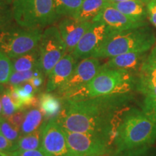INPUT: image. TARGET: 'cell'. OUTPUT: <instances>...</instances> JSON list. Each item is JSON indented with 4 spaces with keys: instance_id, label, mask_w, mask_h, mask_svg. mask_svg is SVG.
I'll return each instance as SVG.
<instances>
[{
    "instance_id": "cell-1",
    "label": "cell",
    "mask_w": 156,
    "mask_h": 156,
    "mask_svg": "<svg viewBox=\"0 0 156 156\" xmlns=\"http://www.w3.org/2000/svg\"><path fill=\"white\" fill-rule=\"evenodd\" d=\"M124 95H106L73 101L64 100L56 122L64 129L103 136L110 142L113 122L124 107Z\"/></svg>"
},
{
    "instance_id": "cell-2",
    "label": "cell",
    "mask_w": 156,
    "mask_h": 156,
    "mask_svg": "<svg viewBox=\"0 0 156 156\" xmlns=\"http://www.w3.org/2000/svg\"><path fill=\"white\" fill-rule=\"evenodd\" d=\"M156 141V124L142 111L123 108L113 122L111 143L116 153L151 147Z\"/></svg>"
},
{
    "instance_id": "cell-3",
    "label": "cell",
    "mask_w": 156,
    "mask_h": 156,
    "mask_svg": "<svg viewBox=\"0 0 156 156\" xmlns=\"http://www.w3.org/2000/svg\"><path fill=\"white\" fill-rule=\"evenodd\" d=\"M133 84L130 72L102 65L100 71L88 83L63 100L78 101L106 95H125L131 91Z\"/></svg>"
},
{
    "instance_id": "cell-4",
    "label": "cell",
    "mask_w": 156,
    "mask_h": 156,
    "mask_svg": "<svg viewBox=\"0 0 156 156\" xmlns=\"http://www.w3.org/2000/svg\"><path fill=\"white\" fill-rule=\"evenodd\" d=\"M155 42V34L147 26L121 32H111L91 57L112 58L135 51H151Z\"/></svg>"
},
{
    "instance_id": "cell-5",
    "label": "cell",
    "mask_w": 156,
    "mask_h": 156,
    "mask_svg": "<svg viewBox=\"0 0 156 156\" xmlns=\"http://www.w3.org/2000/svg\"><path fill=\"white\" fill-rule=\"evenodd\" d=\"M12 9L15 22L25 28L41 29L58 17L53 0H14Z\"/></svg>"
},
{
    "instance_id": "cell-6",
    "label": "cell",
    "mask_w": 156,
    "mask_h": 156,
    "mask_svg": "<svg viewBox=\"0 0 156 156\" xmlns=\"http://www.w3.org/2000/svg\"><path fill=\"white\" fill-rule=\"evenodd\" d=\"M42 34L41 29L12 25L0 32V51L10 59L24 55L38 47Z\"/></svg>"
},
{
    "instance_id": "cell-7",
    "label": "cell",
    "mask_w": 156,
    "mask_h": 156,
    "mask_svg": "<svg viewBox=\"0 0 156 156\" xmlns=\"http://www.w3.org/2000/svg\"><path fill=\"white\" fill-rule=\"evenodd\" d=\"M41 68L48 75L54 66L67 53L66 46L59 34L58 27L51 26L42 34L38 44Z\"/></svg>"
},
{
    "instance_id": "cell-8",
    "label": "cell",
    "mask_w": 156,
    "mask_h": 156,
    "mask_svg": "<svg viewBox=\"0 0 156 156\" xmlns=\"http://www.w3.org/2000/svg\"><path fill=\"white\" fill-rule=\"evenodd\" d=\"M63 130L73 156H99L113 151L110 142L103 136Z\"/></svg>"
},
{
    "instance_id": "cell-9",
    "label": "cell",
    "mask_w": 156,
    "mask_h": 156,
    "mask_svg": "<svg viewBox=\"0 0 156 156\" xmlns=\"http://www.w3.org/2000/svg\"><path fill=\"white\" fill-rule=\"evenodd\" d=\"M101 67L102 65L98 58L94 57L83 58L77 64L67 80L56 90L57 95L62 99H65L74 91L88 83L100 71Z\"/></svg>"
},
{
    "instance_id": "cell-10",
    "label": "cell",
    "mask_w": 156,
    "mask_h": 156,
    "mask_svg": "<svg viewBox=\"0 0 156 156\" xmlns=\"http://www.w3.org/2000/svg\"><path fill=\"white\" fill-rule=\"evenodd\" d=\"M41 148L46 156H73L63 129L55 119L44 123Z\"/></svg>"
},
{
    "instance_id": "cell-11",
    "label": "cell",
    "mask_w": 156,
    "mask_h": 156,
    "mask_svg": "<svg viewBox=\"0 0 156 156\" xmlns=\"http://www.w3.org/2000/svg\"><path fill=\"white\" fill-rule=\"evenodd\" d=\"M110 33L106 25L93 22L71 54L77 59L91 57Z\"/></svg>"
},
{
    "instance_id": "cell-12",
    "label": "cell",
    "mask_w": 156,
    "mask_h": 156,
    "mask_svg": "<svg viewBox=\"0 0 156 156\" xmlns=\"http://www.w3.org/2000/svg\"><path fill=\"white\" fill-rule=\"evenodd\" d=\"M93 22L106 25L111 32H121L147 26L146 21H138L130 18L108 3Z\"/></svg>"
},
{
    "instance_id": "cell-13",
    "label": "cell",
    "mask_w": 156,
    "mask_h": 156,
    "mask_svg": "<svg viewBox=\"0 0 156 156\" xmlns=\"http://www.w3.org/2000/svg\"><path fill=\"white\" fill-rule=\"evenodd\" d=\"M137 90L145 97L156 98V45L140 68Z\"/></svg>"
},
{
    "instance_id": "cell-14",
    "label": "cell",
    "mask_w": 156,
    "mask_h": 156,
    "mask_svg": "<svg viewBox=\"0 0 156 156\" xmlns=\"http://www.w3.org/2000/svg\"><path fill=\"white\" fill-rule=\"evenodd\" d=\"M92 23L82 22L73 17H67L59 23L58 29L66 46L67 53L72 54Z\"/></svg>"
},
{
    "instance_id": "cell-15",
    "label": "cell",
    "mask_w": 156,
    "mask_h": 156,
    "mask_svg": "<svg viewBox=\"0 0 156 156\" xmlns=\"http://www.w3.org/2000/svg\"><path fill=\"white\" fill-rule=\"evenodd\" d=\"M77 59L69 53H66L48 75L46 92L51 93L67 80L77 66Z\"/></svg>"
},
{
    "instance_id": "cell-16",
    "label": "cell",
    "mask_w": 156,
    "mask_h": 156,
    "mask_svg": "<svg viewBox=\"0 0 156 156\" xmlns=\"http://www.w3.org/2000/svg\"><path fill=\"white\" fill-rule=\"evenodd\" d=\"M148 51H150L139 50L120 54L110 58L103 66L113 69L126 70L131 73L132 70L140 69L142 62L147 56Z\"/></svg>"
},
{
    "instance_id": "cell-17",
    "label": "cell",
    "mask_w": 156,
    "mask_h": 156,
    "mask_svg": "<svg viewBox=\"0 0 156 156\" xmlns=\"http://www.w3.org/2000/svg\"><path fill=\"white\" fill-rule=\"evenodd\" d=\"M150 0H131L120 2H109L111 5L130 18L146 21L147 5Z\"/></svg>"
},
{
    "instance_id": "cell-18",
    "label": "cell",
    "mask_w": 156,
    "mask_h": 156,
    "mask_svg": "<svg viewBox=\"0 0 156 156\" xmlns=\"http://www.w3.org/2000/svg\"><path fill=\"white\" fill-rule=\"evenodd\" d=\"M38 108L44 114L46 120L56 119L63 108V99L51 93H44L38 98Z\"/></svg>"
},
{
    "instance_id": "cell-19",
    "label": "cell",
    "mask_w": 156,
    "mask_h": 156,
    "mask_svg": "<svg viewBox=\"0 0 156 156\" xmlns=\"http://www.w3.org/2000/svg\"><path fill=\"white\" fill-rule=\"evenodd\" d=\"M108 3L106 0H83L81 7L73 17L82 22H93Z\"/></svg>"
},
{
    "instance_id": "cell-20",
    "label": "cell",
    "mask_w": 156,
    "mask_h": 156,
    "mask_svg": "<svg viewBox=\"0 0 156 156\" xmlns=\"http://www.w3.org/2000/svg\"><path fill=\"white\" fill-rule=\"evenodd\" d=\"M11 60L14 72H25L37 69H41L38 47L29 53Z\"/></svg>"
},
{
    "instance_id": "cell-21",
    "label": "cell",
    "mask_w": 156,
    "mask_h": 156,
    "mask_svg": "<svg viewBox=\"0 0 156 156\" xmlns=\"http://www.w3.org/2000/svg\"><path fill=\"white\" fill-rule=\"evenodd\" d=\"M44 116L40 108H31L25 112V118L20 128L22 135H25L37 131L44 125Z\"/></svg>"
},
{
    "instance_id": "cell-22",
    "label": "cell",
    "mask_w": 156,
    "mask_h": 156,
    "mask_svg": "<svg viewBox=\"0 0 156 156\" xmlns=\"http://www.w3.org/2000/svg\"><path fill=\"white\" fill-rule=\"evenodd\" d=\"M44 125L33 133L20 136L15 142L14 151H26L40 149L41 147L42 132Z\"/></svg>"
},
{
    "instance_id": "cell-23",
    "label": "cell",
    "mask_w": 156,
    "mask_h": 156,
    "mask_svg": "<svg viewBox=\"0 0 156 156\" xmlns=\"http://www.w3.org/2000/svg\"><path fill=\"white\" fill-rule=\"evenodd\" d=\"M54 7L58 16L73 17L81 7L83 0H53Z\"/></svg>"
},
{
    "instance_id": "cell-24",
    "label": "cell",
    "mask_w": 156,
    "mask_h": 156,
    "mask_svg": "<svg viewBox=\"0 0 156 156\" xmlns=\"http://www.w3.org/2000/svg\"><path fill=\"white\" fill-rule=\"evenodd\" d=\"M13 20L12 3L7 0H0V32L12 26Z\"/></svg>"
},
{
    "instance_id": "cell-25",
    "label": "cell",
    "mask_w": 156,
    "mask_h": 156,
    "mask_svg": "<svg viewBox=\"0 0 156 156\" xmlns=\"http://www.w3.org/2000/svg\"><path fill=\"white\" fill-rule=\"evenodd\" d=\"M13 73L12 60L7 55L0 51V85L9 83Z\"/></svg>"
},
{
    "instance_id": "cell-26",
    "label": "cell",
    "mask_w": 156,
    "mask_h": 156,
    "mask_svg": "<svg viewBox=\"0 0 156 156\" xmlns=\"http://www.w3.org/2000/svg\"><path fill=\"white\" fill-rule=\"evenodd\" d=\"M0 95H1L3 118L7 119L11 115L15 114V112H20L14 102L12 100L8 90L6 89L5 90H2Z\"/></svg>"
},
{
    "instance_id": "cell-27",
    "label": "cell",
    "mask_w": 156,
    "mask_h": 156,
    "mask_svg": "<svg viewBox=\"0 0 156 156\" xmlns=\"http://www.w3.org/2000/svg\"><path fill=\"white\" fill-rule=\"evenodd\" d=\"M20 129L11 124L6 119H2L1 121V134L10 141L16 142L20 138Z\"/></svg>"
},
{
    "instance_id": "cell-28",
    "label": "cell",
    "mask_w": 156,
    "mask_h": 156,
    "mask_svg": "<svg viewBox=\"0 0 156 156\" xmlns=\"http://www.w3.org/2000/svg\"><path fill=\"white\" fill-rule=\"evenodd\" d=\"M35 70H29L25 72H14L13 71L10 78H9V85L17 86L21 83H26L30 80L33 77H35Z\"/></svg>"
},
{
    "instance_id": "cell-29",
    "label": "cell",
    "mask_w": 156,
    "mask_h": 156,
    "mask_svg": "<svg viewBox=\"0 0 156 156\" xmlns=\"http://www.w3.org/2000/svg\"><path fill=\"white\" fill-rule=\"evenodd\" d=\"M142 112L156 124V98L145 97Z\"/></svg>"
},
{
    "instance_id": "cell-30",
    "label": "cell",
    "mask_w": 156,
    "mask_h": 156,
    "mask_svg": "<svg viewBox=\"0 0 156 156\" xmlns=\"http://www.w3.org/2000/svg\"><path fill=\"white\" fill-rule=\"evenodd\" d=\"M147 18L156 28V0H150L147 5Z\"/></svg>"
},
{
    "instance_id": "cell-31",
    "label": "cell",
    "mask_w": 156,
    "mask_h": 156,
    "mask_svg": "<svg viewBox=\"0 0 156 156\" xmlns=\"http://www.w3.org/2000/svg\"><path fill=\"white\" fill-rule=\"evenodd\" d=\"M25 115V111H20V112H17L15 114L11 115L10 116H9L6 119L11 124H12L13 126L20 129L23 124V120H24Z\"/></svg>"
},
{
    "instance_id": "cell-32",
    "label": "cell",
    "mask_w": 156,
    "mask_h": 156,
    "mask_svg": "<svg viewBox=\"0 0 156 156\" xmlns=\"http://www.w3.org/2000/svg\"><path fill=\"white\" fill-rule=\"evenodd\" d=\"M15 142L10 141L5 137L3 134H0V151L10 153L13 152Z\"/></svg>"
},
{
    "instance_id": "cell-33",
    "label": "cell",
    "mask_w": 156,
    "mask_h": 156,
    "mask_svg": "<svg viewBox=\"0 0 156 156\" xmlns=\"http://www.w3.org/2000/svg\"><path fill=\"white\" fill-rule=\"evenodd\" d=\"M11 156H46L41 148L33 151H14L9 153Z\"/></svg>"
},
{
    "instance_id": "cell-34",
    "label": "cell",
    "mask_w": 156,
    "mask_h": 156,
    "mask_svg": "<svg viewBox=\"0 0 156 156\" xmlns=\"http://www.w3.org/2000/svg\"><path fill=\"white\" fill-rule=\"evenodd\" d=\"M29 82L32 84L33 86L34 87V88L36 89V90L38 92L39 88L41 87L43 83H44V77H43V75L38 76V77H33L30 80Z\"/></svg>"
},
{
    "instance_id": "cell-35",
    "label": "cell",
    "mask_w": 156,
    "mask_h": 156,
    "mask_svg": "<svg viewBox=\"0 0 156 156\" xmlns=\"http://www.w3.org/2000/svg\"><path fill=\"white\" fill-rule=\"evenodd\" d=\"M99 156H121L119 153H115L114 151H110L108 153H106L105 154H103V155H101Z\"/></svg>"
},
{
    "instance_id": "cell-36",
    "label": "cell",
    "mask_w": 156,
    "mask_h": 156,
    "mask_svg": "<svg viewBox=\"0 0 156 156\" xmlns=\"http://www.w3.org/2000/svg\"><path fill=\"white\" fill-rule=\"evenodd\" d=\"M0 156H11L9 155V153H6V152L0 151Z\"/></svg>"
},
{
    "instance_id": "cell-37",
    "label": "cell",
    "mask_w": 156,
    "mask_h": 156,
    "mask_svg": "<svg viewBox=\"0 0 156 156\" xmlns=\"http://www.w3.org/2000/svg\"><path fill=\"white\" fill-rule=\"evenodd\" d=\"M126 1H131V0H110L109 2H126Z\"/></svg>"
},
{
    "instance_id": "cell-38",
    "label": "cell",
    "mask_w": 156,
    "mask_h": 156,
    "mask_svg": "<svg viewBox=\"0 0 156 156\" xmlns=\"http://www.w3.org/2000/svg\"><path fill=\"white\" fill-rule=\"evenodd\" d=\"M2 116V101H1V95H0V118Z\"/></svg>"
},
{
    "instance_id": "cell-39",
    "label": "cell",
    "mask_w": 156,
    "mask_h": 156,
    "mask_svg": "<svg viewBox=\"0 0 156 156\" xmlns=\"http://www.w3.org/2000/svg\"><path fill=\"white\" fill-rule=\"evenodd\" d=\"M2 117H1V118H0V132H1V121H2Z\"/></svg>"
},
{
    "instance_id": "cell-40",
    "label": "cell",
    "mask_w": 156,
    "mask_h": 156,
    "mask_svg": "<svg viewBox=\"0 0 156 156\" xmlns=\"http://www.w3.org/2000/svg\"><path fill=\"white\" fill-rule=\"evenodd\" d=\"M7 1H9V2H11V3H13V2H14V0H7Z\"/></svg>"
},
{
    "instance_id": "cell-41",
    "label": "cell",
    "mask_w": 156,
    "mask_h": 156,
    "mask_svg": "<svg viewBox=\"0 0 156 156\" xmlns=\"http://www.w3.org/2000/svg\"><path fill=\"white\" fill-rule=\"evenodd\" d=\"M106 1H108L109 2V1H110V0H106Z\"/></svg>"
}]
</instances>
